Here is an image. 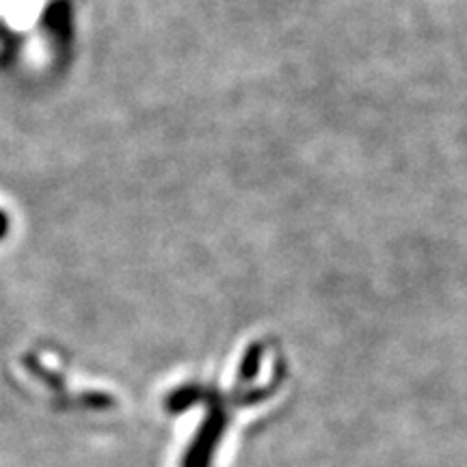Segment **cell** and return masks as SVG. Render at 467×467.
I'll use <instances>...</instances> for the list:
<instances>
[{
    "instance_id": "obj_1",
    "label": "cell",
    "mask_w": 467,
    "mask_h": 467,
    "mask_svg": "<svg viewBox=\"0 0 467 467\" xmlns=\"http://www.w3.org/2000/svg\"><path fill=\"white\" fill-rule=\"evenodd\" d=\"M7 230H9V219H7V214H5L3 210H0V238H3L5 234H7Z\"/></svg>"
}]
</instances>
